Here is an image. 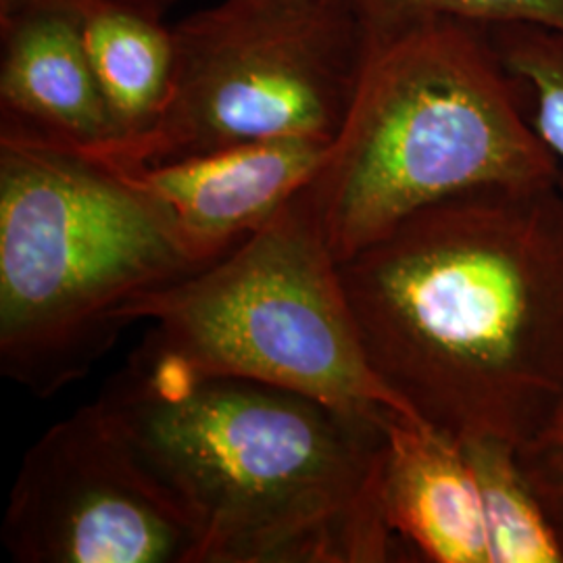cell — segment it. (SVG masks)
I'll return each instance as SVG.
<instances>
[{"label":"cell","instance_id":"6da1fadb","mask_svg":"<svg viewBox=\"0 0 563 563\" xmlns=\"http://www.w3.org/2000/svg\"><path fill=\"white\" fill-rule=\"evenodd\" d=\"M367 362L453 439L520 449L563 401V174L428 205L351 260Z\"/></svg>","mask_w":563,"mask_h":563},{"label":"cell","instance_id":"7a4b0ae2","mask_svg":"<svg viewBox=\"0 0 563 563\" xmlns=\"http://www.w3.org/2000/svg\"><path fill=\"white\" fill-rule=\"evenodd\" d=\"M201 532V563H383L380 422L132 353L101 395Z\"/></svg>","mask_w":563,"mask_h":563},{"label":"cell","instance_id":"3957f363","mask_svg":"<svg viewBox=\"0 0 563 563\" xmlns=\"http://www.w3.org/2000/svg\"><path fill=\"white\" fill-rule=\"evenodd\" d=\"M562 174L488 27L443 20L367 42L341 130L299 195L342 263L428 205Z\"/></svg>","mask_w":563,"mask_h":563},{"label":"cell","instance_id":"277c9868","mask_svg":"<svg viewBox=\"0 0 563 563\" xmlns=\"http://www.w3.org/2000/svg\"><path fill=\"white\" fill-rule=\"evenodd\" d=\"M202 269L118 169L53 142L0 136V372L41 399L84 378L123 309Z\"/></svg>","mask_w":563,"mask_h":563},{"label":"cell","instance_id":"5b68a950","mask_svg":"<svg viewBox=\"0 0 563 563\" xmlns=\"http://www.w3.org/2000/svg\"><path fill=\"white\" fill-rule=\"evenodd\" d=\"M121 320L151 322L134 355L184 374L272 384L374 422L416 418L367 362L339 262L299 192L225 257L142 295Z\"/></svg>","mask_w":563,"mask_h":563},{"label":"cell","instance_id":"8992f818","mask_svg":"<svg viewBox=\"0 0 563 563\" xmlns=\"http://www.w3.org/2000/svg\"><path fill=\"white\" fill-rule=\"evenodd\" d=\"M172 32L162 115L136 141L86 155L139 169L251 142H332L367 46L349 0H223Z\"/></svg>","mask_w":563,"mask_h":563},{"label":"cell","instance_id":"52a82bcc","mask_svg":"<svg viewBox=\"0 0 563 563\" xmlns=\"http://www.w3.org/2000/svg\"><path fill=\"white\" fill-rule=\"evenodd\" d=\"M0 541L20 563H201V532L101 397L23 460Z\"/></svg>","mask_w":563,"mask_h":563},{"label":"cell","instance_id":"ba28073f","mask_svg":"<svg viewBox=\"0 0 563 563\" xmlns=\"http://www.w3.org/2000/svg\"><path fill=\"white\" fill-rule=\"evenodd\" d=\"M330 142L286 139L118 169L163 211L181 249L207 267L269 222L318 172Z\"/></svg>","mask_w":563,"mask_h":563},{"label":"cell","instance_id":"9c48e42d","mask_svg":"<svg viewBox=\"0 0 563 563\" xmlns=\"http://www.w3.org/2000/svg\"><path fill=\"white\" fill-rule=\"evenodd\" d=\"M0 136L97 153L115 141L81 21L30 13L0 21Z\"/></svg>","mask_w":563,"mask_h":563},{"label":"cell","instance_id":"30bf717a","mask_svg":"<svg viewBox=\"0 0 563 563\" xmlns=\"http://www.w3.org/2000/svg\"><path fill=\"white\" fill-rule=\"evenodd\" d=\"M380 426V499L395 539L426 562L490 563L483 501L462 443L397 411Z\"/></svg>","mask_w":563,"mask_h":563},{"label":"cell","instance_id":"8fae6325","mask_svg":"<svg viewBox=\"0 0 563 563\" xmlns=\"http://www.w3.org/2000/svg\"><path fill=\"white\" fill-rule=\"evenodd\" d=\"M80 21L115 130V141L104 148L136 141L162 115L169 99L176 67L174 32L162 20L128 11H97Z\"/></svg>","mask_w":563,"mask_h":563},{"label":"cell","instance_id":"7c38bea8","mask_svg":"<svg viewBox=\"0 0 563 563\" xmlns=\"http://www.w3.org/2000/svg\"><path fill=\"white\" fill-rule=\"evenodd\" d=\"M483 501L490 563H563V534L518 460L495 437L460 441Z\"/></svg>","mask_w":563,"mask_h":563},{"label":"cell","instance_id":"4fadbf2b","mask_svg":"<svg viewBox=\"0 0 563 563\" xmlns=\"http://www.w3.org/2000/svg\"><path fill=\"white\" fill-rule=\"evenodd\" d=\"M507 71L530 99V121L563 169V32L511 23L488 27Z\"/></svg>","mask_w":563,"mask_h":563},{"label":"cell","instance_id":"5bb4252c","mask_svg":"<svg viewBox=\"0 0 563 563\" xmlns=\"http://www.w3.org/2000/svg\"><path fill=\"white\" fill-rule=\"evenodd\" d=\"M365 44L432 21H463L481 27L530 23L563 32V0H349Z\"/></svg>","mask_w":563,"mask_h":563},{"label":"cell","instance_id":"9a60e30c","mask_svg":"<svg viewBox=\"0 0 563 563\" xmlns=\"http://www.w3.org/2000/svg\"><path fill=\"white\" fill-rule=\"evenodd\" d=\"M518 460L563 534V401L543 430L518 449Z\"/></svg>","mask_w":563,"mask_h":563},{"label":"cell","instance_id":"2e32d148","mask_svg":"<svg viewBox=\"0 0 563 563\" xmlns=\"http://www.w3.org/2000/svg\"><path fill=\"white\" fill-rule=\"evenodd\" d=\"M180 0H0V21L15 20L30 13H67L81 20L97 11H128L162 20Z\"/></svg>","mask_w":563,"mask_h":563}]
</instances>
